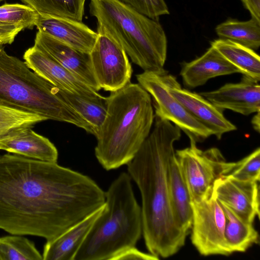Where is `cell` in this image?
I'll return each mask as SVG.
<instances>
[{"mask_svg": "<svg viewBox=\"0 0 260 260\" xmlns=\"http://www.w3.org/2000/svg\"><path fill=\"white\" fill-rule=\"evenodd\" d=\"M90 177L18 154L0 155V229L51 241L105 204Z\"/></svg>", "mask_w": 260, "mask_h": 260, "instance_id": "cell-1", "label": "cell"}, {"mask_svg": "<svg viewBox=\"0 0 260 260\" xmlns=\"http://www.w3.org/2000/svg\"><path fill=\"white\" fill-rule=\"evenodd\" d=\"M181 129L155 117L152 131L127 165L142 198L143 236L149 253L167 258L177 253L188 235L176 225L169 192V170Z\"/></svg>", "mask_w": 260, "mask_h": 260, "instance_id": "cell-2", "label": "cell"}, {"mask_svg": "<svg viewBox=\"0 0 260 260\" xmlns=\"http://www.w3.org/2000/svg\"><path fill=\"white\" fill-rule=\"evenodd\" d=\"M107 114L95 137V156L106 170L126 165L149 135L154 115L150 95L128 83L106 97Z\"/></svg>", "mask_w": 260, "mask_h": 260, "instance_id": "cell-3", "label": "cell"}, {"mask_svg": "<svg viewBox=\"0 0 260 260\" xmlns=\"http://www.w3.org/2000/svg\"><path fill=\"white\" fill-rule=\"evenodd\" d=\"M105 192L103 210L74 260H112L125 249L135 247L142 235L141 207L129 174L121 173Z\"/></svg>", "mask_w": 260, "mask_h": 260, "instance_id": "cell-4", "label": "cell"}, {"mask_svg": "<svg viewBox=\"0 0 260 260\" xmlns=\"http://www.w3.org/2000/svg\"><path fill=\"white\" fill-rule=\"evenodd\" d=\"M89 12L97 20V32L117 42L132 62L144 72H161L167 39L158 20L119 0H90Z\"/></svg>", "mask_w": 260, "mask_h": 260, "instance_id": "cell-5", "label": "cell"}, {"mask_svg": "<svg viewBox=\"0 0 260 260\" xmlns=\"http://www.w3.org/2000/svg\"><path fill=\"white\" fill-rule=\"evenodd\" d=\"M0 106L66 122L85 131L86 121L56 92V86L32 71L25 61L0 47Z\"/></svg>", "mask_w": 260, "mask_h": 260, "instance_id": "cell-6", "label": "cell"}, {"mask_svg": "<svg viewBox=\"0 0 260 260\" xmlns=\"http://www.w3.org/2000/svg\"><path fill=\"white\" fill-rule=\"evenodd\" d=\"M175 155L191 203L212 197L215 182L228 175L234 165L227 162L218 149L203 151L193 142L189 147L176 150Z\"/></svg>", "mask_w": 260, "mask_h": 260, "instance_id": "cell-7", "label": "cell"}, {"mask_svg": "<svg viewBox=\"0 0 260 260\" xmlns=\"http://www.w3.org/2000/svg\"><path fill=\"white\" fill-rule=\"evenodd\" d=\"M169 74L143 72L136 75L138 83L152 98L155 116L172 122L188 137L190 142H202L212 135L210 131L197 121L170 93Z\"/></svg>", "mask_w": 260, "mask_h": 260, "instance_id": "cell-8", "label": "cell"}, {"mask_svg": "<svg viewBox=\"0 0 260 260\" xmlns=\"http://www.w3.org/2000/svg\"><path fill=\"white\" fill-rule=\"evenodd\" d=\"M191 241L204 256L231 254L224 237L225 216L219 202L213 197L191 203Z\"/></svg>", "mask_w": 260, "mask_h": 260, "instance_id": "cell-9", "label": "cell"}, {"mask_svg": "<svg viewBox=\"0 0 260 260\" xmlns=\"http://www.w3.org/2000/svg\"><path fill=\"white\" fill-rule=\"evenodd\" d=\"M98 34L89 53L93 72L101 89L115 91L131 82L133 69L122 47L105 34Z\"/></svg>", "mask_w": 260, "mask_h": 260, "instance_id": "cell-10", "label": "cell"}, {"mask_svg": "<svg viewBox=\"0 0 260 260\" xmlns=\"http://www.w3.org/2000/svg\"><path fill=\"white\" fill-rule=\"evenodd\" d=\"M259 182L242 181L224 176L215 183L212 197L239 219L253 223L259 217Z\"/></svg>", "mask_w": 260, "mask_h": 260, "instance_id": "cell-11", "label": "cell"}, {"mask_svg": "<svg viewBox=\"0 0 260 260\" xmlns=\"http://www.w3.org/2000/svg\"><path fill=\"white\" fill-rule=\"evenodd\" d=\"M169 90L171 94L199 123L211 131L220 140L225 133L235 131L236 126L223 115L219 109L197 93L182 88L176 78L169 75Z\"/></svg>", "mask_w": 260, "mask_h": 260, "instance_id": "cell-12", "label": "cell"}, {"mask_svg": "<svg viewBox=\"0 0 260 260\" xmlns=\"http://www.w3.org/2000/svg\"><path fill=\"white\" fill-rule=\"evenodd\" d=\"M23 58L32 71L58 88L89 97L101 95L35 45L25 51Z\"/></svg>", "mask_w": 260, "mask_h": 260, "instance_id": "cell-13", "label": "cell"}, {"mask_svg": "<svg viewBox=\"0 0 260 260\" xmlns=\"http://www.w3.org/2000/svg\"><path fill=\"white\" fill-rule=\"evenodd\" d=\"M34 45L95 91L101 89L93 72L89 53L79 51L40 31L36 35Z\"/></svg>", "mask_w": 260, "mask_h": 260, "instance_id": "cell-14", "label": "cell"}, {"mask_svg": "<svg viewBox=\"0 0 260 260\" xmlns=\"http://www.w3.org/2000/svg\"><path fill=\"white\" fill-rule=\"evenodd\" d=\"M216 108L247 116L260 111V86L243 78L237 83H227L219 89L199 93Z\"/></svg>", "mask_w": 260, "mask_h": 260, "instance_id": "cell-15", "label": "cell"}, {"mask_svg": "<svg viewBox=\"0 0 260 260\" xmlns=\"http://www.w3.org/2000/svg\"><path fill=\"white\" fill-rule=\"evenodd\" d=\"M35 26L38 31L87 53L91 51L98 37L97 32L82 21L66 17L39 15Z\"/></svg>", "mask_w": 260, "mask_h": 260, "instance_id": "cell-16", "label": "cell"}, {"mask_svg": "<svg viewBox=\"0 0 260 260\" xmlns=\"http://www.w3.org/2000/svg\"><path fill=\"white\" fill-rule=\"evenodd\" d=\"M0 150L48 162H57L58 156L55 145L31 127L19 129L1 139Z\"/></svg>", "mask_w": 260, "mask_h": 260, "instance_id": "cell-17", "label": "cell"}, {"mask_svg": "<svg viewBox=\"0 0 260 260\" xmlns=\"http://www.w3.org/2000/svg\"><path fill=\"white\" fill-rule=\"evenodd\" d=\"M237 73L239 70L210 46L200 57L183 63L180 74L185 86L194 88L212 78Z\"/></svg>", "mask_w": 260, "mask_h": 260, "instance_id": "cell-18", "label": "cell"}, {"mask_svg": "<svg viewBox=\"0 0 260 260\" xmlns=\"http://www.w3.org/2000/svg\"><path fill=\"white\" fill-rule=\"evenodd\" d=\"M104 206L54 239L46 241L43 249V260H74Z\"/></svg>", "mask_w": 260, "mask_h": 260, "instance_id": "cell-19", "label": "cell"}, {"mask_svg": "<svg viewBox=\"0 0 260 260\" xmlns=\"http://www.w3.org/2000/svg\"><path fill=\"white\" fill-rule=\"evenodd\" d=\"M168 184L171 208L174 221L181 230L188 235L192 220L191 201L175 154L170 164Z\"/></svg>", "mask_w": 260, "mask_h": 260, "instance_id": "cell-20", "label": "cell"}, {"mask_svg": "<svg viewBox=\"0 0 260 260\" xmlns=\"http://www.w3.org/2000/svg\"><path fill=\"white\" fill-rule=\"evenodd\" d=\"M211 46L237 68L244 78L258 83L260 58L254 50L232 41L220 38L212 41Z\"/></svg>", "mask_w": 260, "mask_h": 260, "instance_id": "cell-21", "label": "cell"}, {"mask_svg": "<svg viewBox=\"0 0 260 260\" xmlns=\"http://www.w3.org/2000/svg\"><path fill=\"white\" fill-rule=\"evenodd\" d=\"M56 92L88 123L95 137L107 114L106 97H89L56 87Z\"/></svg>", "mask_w": 260, "mask_h": 260, "instance_id": "cell-22", "label": "cell"}, {"mask_svg": "<svg viewBox=\"0 0 260 260\" xmlns=\"http://www.w3.org/2000/svg\"><path fill=\"white\" fill-rule=\"evenodd\" d=\"M220 204L225 216V241L231 253L245 252L253 245L258 244L259 235L253 223L243 221L226 206Z\"/></svg>", "mask_w": 260, "mask_h": 260, "instance_id": "cell-23", "label": "cell"}, {"mask_svg": "<svg viewBox=\"0 0 260 260\" xmlns=\"http://www.w3.org/2000/svg\"><path fill=\"white\" fill-rule=\"evenodd\" d=\"M215 32L220 39H228L253 50L260 46V22L227 20L217 25Z\"/></svg>", "mask_w": 260, "mask_h": 260, "instance_id": "cell-24", "label": "cell"}, {"mask_svg": "<svg viewBox=\"0 0 260 260\" xmlns=\"http://www.w3.org/2000/svg\"><path fill=\"white\" fill-rule=\"evenodd\" d=\"M43 16L66 17L82 21L85 0H21Z\"/></svg>", "mask_w": 260, "mask_h": 260, "instance_id": "cell-25", "label": "cell"}, {"mask_svg": "<svg viewBox=\"0 0 260 260\" xmlns=\"http://www.w3.org/2000/svg\"><path fill=\"white\" fill-rule=\"evenodd\" d=\"M13 235L0 238V260H43L34 242Z\"/></svg>", "mask_w": 260, "mask_h": 260, "instance_id": "cell-26", "label": "cell"}, {"mask_svg": "<svg viewBox=\"0 0 260 260\" xmlns=\"http://www.w3.org/2000/svg\"><path fill=\"white\" fill-rule=\"evenodd\" d=\"M47 119L35 113L0 106V139L19 129Z\"/></svg>", "mask_w": 260, "mask_h": 260, "instance_id": "cell-27", "label": "cell"}, {"mask_svg": "<svg viewBox=\"0 0 260 260\" xmlns=\"http://www.w3.org/2000/svg\"><path fill=\"white\" fill-rule=\"evenodd\" d=\"M39 14L32 8L19 4H6L0 6V25L32 29Z\"/></svg>", "mask_w": 260, "mask_h": 260, "instance_id": "cell-28", "label": "cell"}, {"mask_svg": "<svg viewBox=\"0 0 260 260\" xmlns=\"http://www.w3.org/2000/svg\"><path fill=\"white\" fill-rule=\"evenodd\" d=\"M226 176L242 181L259 182L260 179L259 147L240 160L234 162L233 168Z\"/></svg>", "mask_w": 260, "mask_h": 260, "instance_id": "cell-29", "label": "cell"}, {"mask_svg": "<svg viewBox=\"0 0 260 260\" xmlns=\"http://www.w3.org/2000/svg\"><path fill=\"white\" fill-rule=\"evenodd\" d=\"M140 13L158 20L160 16L169 14L165 0H119Z\"/></svg>", "mask_w": 260, "mask_h": 260, "instance_id": "cell-30", "label": "cell"}, {"mask_svg": "<svg viewBox=\"0 0 260 260\" xmlns=\"http://www.w3.org/2000/svg\"><path fill=\"white\" fill-rule=\"evenodd\" d=\"M159 257L140 251L135 247L125 249L115 255L112 260H158Z\"/></svg>", "mask_w": 260, "mask_h": 260, "instance_id": "cell-31", "label": "cell"}, {"mask_svg": "<svg viewBox=\"0 0 260 260\" xmlns=\"http://www.w3.org/2000/svg\"><path fill=\"white\" fill-rule=\"evenodd\" d=\"M251 18L260 22V0H241Z\"/></svg>", "mask_w": 260, "mask_h": 260, "instance_id": "cell-32", "label": "cell"}, {"mask_svg": "<svg viewBox=\"0 0 260 260\" xmlns=\"http://www.w3.org/2000/svg\"><path fill=\"white\" fill-rule=\"evenodd\" d=\"M23 29L21 26L0 25V37H15Z\"/></svg>", "mask_w": 260, "mask_h": 260, "instance_id": "cell-33", "label": "cell"}, {"mask_svg": "<svg viewBox=\"0 0 260 260\" xmlns=\"http://www.w3.org/2000/svg\"><path fill=\"white\" fill-rule=\"evenodd\" d=\"M260 111L257 112L252 118L251 123L254 129L258 133L260 129Z\"/></svg>", "mask_w": 260, "mask_h": 260, "instance_id": "cell-34", "label": "cell"}, {"mask_svg": "<svg viewBox=\"0 0 260 260\" xmlns=\"http://www.w3.org/2000/svg\"><path fill=\"white\" fill-rule=\"evenodd\" d=\"M15 37H0V47L5 44H11L14 40Z\"/></svg>", "mask_w": 260, "mask_h": 260, "instance_id": "cell-35", "label": "cell"}, {"mask_svg": "<svg viewBox=\"0 0 260 260\" xmlns=\"http://www.w3.org/2000/svg\"><path fill=\"white\" fill-rule=\"evenodd\" d=\"M2 1H3V0H0V2Z\"/></svg>", "mask_w": 260, "mask_h": 260, "instance_id": "cell-36", "label": "cell"}]
</instances>
